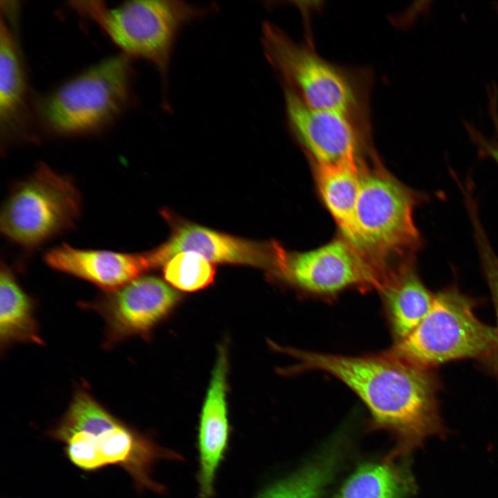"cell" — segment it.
<instances>
[{
    "label": "cell",
    "instance_id": "obj_1",
    "mask_svg": "<svg viewBox=\"0 0 498 498\" xmlns=\"http://www.w3.org/2000/svg\"><path fill=\"white\" fill-rule=\"evenodd\" d=\"M283 350L296 361L286 372L320 371L351 389L369 409L372 425L393 436L396 446L389 456L402 459L428 438L445 436L437 398L439 382L432 369L387 351L352 356Z\"/></svg>",
    "mask_w": 498,
    "mask_h": 498
},
{
    "label": "cell",
    "instance_id": "obj_2",
    "mask_svg": "<svg viewBox=\"0 0 498 498\" xmlns=\"http://www.w3.org/2000/svg\"><path fill=\"white\" fill-rule=\"evenodd\" d=\"M49 435L64 445L68 459L78 468L96 471L118 465L138 489L161 492L163 487L151 477L160 459L178 455L113 416L89 393L75 394L66 414Z\"/></svg>",
    "mask_w": 498,
    "mask_h": 498
},
{
    "label": "cell",
    "instance_id": "obj_3",
    "mask_svg": "<svg viewBox=\"0 0 498 498\" xmlns=\"http://www.w3.org/2000/svg\"><path fill=\"white\" fill-rule=\"evenodd\" d=\"M130 57L122 53L68 80L35 104L37 125L59 137L98 133L133 100Z\"/></svg>",
    "mask_w": 498,
    "mask_h": 498
},
{
    "label": "cell",
    "instance_id": "obj_4",
    "mask_svg": "<svg viewBox=\"0 0 498 498\" xmlns=\"http://www.w3.org/2000/svg\"><path fill=\"white\" fill-rule=\"evenodd\" d=\"M427 199L388 172L376 154L360 169L356 221L360 251L376 266L387 270L414 257L422 238L414 221L415 208Z\"/></svg>",
    "mask_w": 498,
    "mask_h": 498
},
{
    "label": "cell",
    "instance_id": "obj_5",
    "mask_svg": "<svg viewBox=\"0 0 498 498\" xmlns=\"http://www.w3.org/2000/svg\"><path fill=\"white\" fill-rule=\"evenodd\" d=\"M82 16L96 23L122 53L151 62L167 79L173 48L181 28L214 10L182 1L136 0L109 8L102 1H71Z\"/></svg>",
    "mask_w": 498,
    "mask_h": 498
},
{
    "label": "cell",
    "instance_id": "obj_6",
    "mask_svg": "<svg viewBox=\"0 0 498 498\" xmlns=\"http://www.w3.org/2000/svg\"><path fill=\"white\" fill-rule=\"evenodd\" d=\"M474 306V301L456 286L438 292L418 326L386 351L427 369L464 358L486 363L497 349V331L478 319Z\"/></svg>",
    "mask_w": 498,
    "mask_h": 498
},
{
    "label": "cell",
    "instance_id": "obj_7",
    "mask_svg": "<svg viewBox=\"0 0 498 498\" xmlns=\"http://www.w3.org/2000/svg\"><path fill=\"white\" fill-rule=\"evenodd\" d=\"M261 43L266 58L294 91L313 109L343 114L369 127L365 94L353 73L324 59L293 41L277 25L264 21Z\"/></svg>",
    "mask_w": 498,
    "mask_h": 498
},
{
    "label": "cell",
    "instance_id": "obj_8",
    "mask_svg": "<svg viewBox=\"0 0 498 498\" xmlns=\"http://www.w3.org/2000/svg\"><path fill=\"white\" fill-rule=\"evenodd\" d=\"M81 208V195L71 178L41 163L6 198L1 230L21 246L35 248L73 227Z\"/></svg>",
    "mask_w": 498,
    "mask_h": 498
},
{
    "label": "cell",
    "instance_id": "obj_9",
    "mask_svg": "<svg viewBox=\"0 0 498 498\" xmlns=\"http://www.w3.org/2000/svg\"><path fill=\"white\" fill-rule=\"evenodd\" d=\"M274 275L304 294L325 298L351 288L378 290L384 277L342 236L310 250L285 249Z\"/></svg>",
    "mask_w": 498,
    "mask_h": 498
},
{
    "label": "cell",
    "instance_id": "obj_10",
    "mask_svg": "<svg viewBox=\"0 0 498 498\" xmlns=\"http://www.w3.org/2000/svg\"><path fill=\"white\" fill-rule=\"evenodd\" d=\"M288 124L313 165L362 162L374 154L370 130L349 117L307 105L284 86Z\"/></svg>",
    "mask_w": 498,
    "mask_h": 498
},
{
    "label": "cell",
    "instance_id": "obj_11",
    "mask_svg": "<svg viewBox=\"0 0 498 498\" xmlns=\"http://www.w3.org/2000/svg\"><path fill=\"white\" fill-rule=\"evenodd\" d=\"M285 248L274 241H256L202 227L183 223L156 249L146 252L150 268L164 265L174 255L194 252L210 262L232 263L276 271Z\"/></svg>",
    "mask_w": 498,
    "mask_h": 498
},
{
    "label": "cell",
    "instance_id": "obj_12",
    "mask_svg": "<svg viewBox=\"0 0 498 498\" xmlns=\"http://www.w3.org/2000/svg\"><path fill=\"white\" fill-rule=\"evenodd\" d=\"M98 304L109 342L145 333L174 306L178 293L155 277H138L109 291Z\"/></svg>",
    "mask_w": 498,
    "mask_h": 498
},
{
    "label": "cell",
    "instance_id": "obj_13",
    "mask_svg": "<svg viewBox=\"0 0 498 498\" xmlns=\"http://www.w3.org/2000/svg\"><path fill=\"white\" fill-rule=\"evenodd\" d=\"M37 126L28 77L15 35L1 17L0 133L8 143L35 139Z\"/></svg>",
    "mask_w": 498,
    "mask_h": 498
},
{
    "label": "cell",
    "instance_id": "obj_14",
    "mask_svg": "<svg viewBox=\"0 0 498 498\" xmlns=\"http://www.w3.org/2000/svg\"><path fill=\"white\" fill-rule=\"evenodd\" d=\"M44 260L55 270L86 279L109 291L150 269L145 253L81 250L67 244L49 250Z\"/></svg>",
    "mask_w": 498,
    "mask_h": 498
},
{
    "label": "cell",
    "instance_id": "obj_15",
    "mask_svg": "<svg viewBox=\"0 0 498 498\" xmlns=\"http://www.w3.org/2000/svg\"><path fill=\"white\" fill-rule=\"evenodd\" d=\"M228 355L222 345L202 408L199 434L200 455L199 498H211L216 470L228 439L227 413Z\"/></svg>",
    "mask_w": 498,
    "mask_h": 498
},
{
    "label": "cell",
    "instance_id": "obj_16",
    "mask_svg": "<svg viewBox=\"0 0 498 498\" xmlns=\"http://www.w3.org/2000/svg\"><path fill=\"white\" fill-rule=\"evenodd\" d=\"M394 343L407 337L431 308L434 294L421 279L414 257L402 260L388 272L378 290Z\"/></svg>",
    "mask_w": 498,
    "mask_h": 498
},
{
    "label": "cell",
    "instance_id": "obj_17",
    "mask_svg": "<svg viewBox=\"0 0 498 498\" xmlns=\"http://www.w3.org/2000/svg\"><path fill=\"white\" fill-rule=\"evenodd\" d=\"M368 159V158H367ZM362 162L313 165L320 198L335 220L340 236L360 250L356 205L360 190Z\"/></svg>",
    "mask_w": 498,
    "mask_h": 498
},
{
    "label": "cell",
    "instance_id": "obj_18",
    "mask_svg": "<svg viewBox=\"0 0 498 498\" xmlns=\"http://www.w3.org/2000/svg\"><path fill=\"white\" fill-rule=\"evenodd\" d=\"M387 456L360 466L333 498H409L416 486L409 465Z\"/></svg>",
    "mask_w": 498,
    "mask_h": 498
},
{
    "label": "cell",
    "instance_id": "obj_19",
    "mask_svg": "<svg viewBox=\"0 0 498 498\" xmlns=\"http://www.w3.org/2000/svg\"><path fill=\"white\" fill-rule=\"evenodd\" d=\"M0 338L1 344L42 342L33 317L32 301L4 264H1L0 275Z\"/></svg>",
    "mask_w": 498,
    "mask_h": 498
},
{
    "label": "cell",
    "instance_id": "obj_20",
    "mask_svg": "<svg viewBox=\"0 0 498 498\" xmlns=\"http://www.w3.org/2000/svg\"><path fill=\"white\" fill-rule=\"evenodd\" d=\"M339 461L338 450H330L297 472L268 489L259 498H321Z\"/></svg>",
    "mask_w": 498,
    "mask_h": 498
},
{
    "label": "cell",
    "instance_id": "obj_21",
    "mask_svg": "<svg viewBox=\"0 0 498 498\" xmlns=\"http://www.w3.org/2000/svg\"><path fill=\"white\" fill-rule=\"evenodd\" d=\"M165 279L174 287L194 291L210 284L215 270L210 261L194 252H183L173 256L163 266Z\"/></svg>",
    "mask_w": 498,
    "mask_h": 498
},
{
    "label": "cell",
    "instance_id": "obj_22",
    "mask_svg": "<svg viewBox=\"0 0 498 498\" xmlns=\"http://www.w3.org/2000/svg\"><path fill=\"white\" fill-rule=\"evenodd\" d=\"M470 221L481 268L495 308L498 335V256L488 239L479 217H472ZM486 364L498 375V344L495 353Z\"/></svg>",
    "mask_w": 498,
    "mask_h": 498
},
{
    "label": "cell",
    "instance_id": "obj_23",
    "mask_svg": "<svg viewBox=\"0 0 498 498\" xmlns=\"http://www.w3.org/2000/svg\"><path fill=\"white\" fill-rule=\"evenodd\" d=\"M483 150L498 165V139L492 143H483Z\"/></svg>",
    "mask_w": 498,
    "mask_h": 498
}]
</instances>
